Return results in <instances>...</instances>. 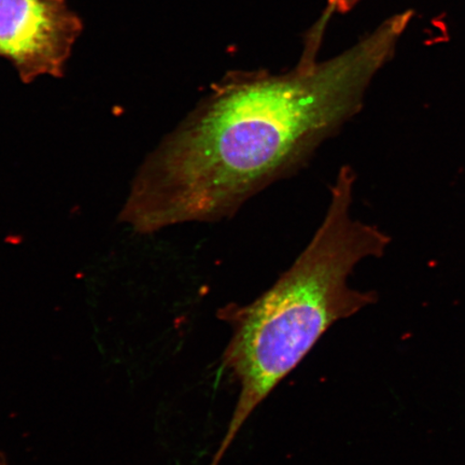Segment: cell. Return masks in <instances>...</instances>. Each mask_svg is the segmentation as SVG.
I'll return each mask as SVG.
<instances>
[{
    "label": "cell",
    "mask_w": 465,
    "mask_h": 465,
    "mask_svg": "<svg viewBox=\"0 0 465 465\" xmlns=\"http://www.w3.org/2000/svg\"><path fill=\"white\" fill-rule=\"evenodd\" d=\"M83 29L67 0H0V56L25 84L62 77Z\"/></svg>",
    "instance_id": "3"
},
{
    "label": "cell",
    "mask_w": 465,
    "mask_h": 465,
    "mask_svg": "<svg viewBox=\"0 0 465 465\" xmlns=\"http://www.w3.org/2000/svg\"><path fill=\"white\" fill-rule=\"evenodd\" d=\"M354 183L353 168L342 166L330 189L322 223L294 263L252 303L221 311L232 331L223 365L241 392L213 465H218L254 410L322 336L376 301L374 293L348 284L354 267L366 258L380 257L389 242L374 226L351 216Z\"/></svg>",
    "instance_id": "2"
},
{
    "label": "cell",
    "mask_w": 465,
    "mask_h": 465,
    "mask_svg": "<svg viewBox=\"0 0 465 465\" xmlns=\"http://www.w3.org/2000/svg\"><path fill=\"white\" fill-rule=\"evenodd\" d=\"M409 20L393 16L351 48L317 61L320 21L291 71L226 74L145 161L122 220L139 232L214 223L300 171L362 109Z\"/></svg>",
    "instance_id": "1"
}]
</instances>
